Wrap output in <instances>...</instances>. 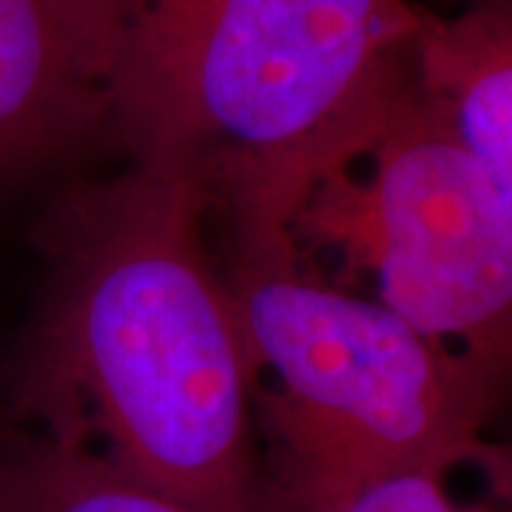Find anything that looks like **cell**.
<instances>
[{
  "label": "cell",
  "instance_id": "8",
  "mask_svg": "<svg viewBox=\"0 0 512 512\" xmlns=\"http://www.w3.org/2000/svg\"><path fill=\"white\" fill-rule=\"evenodd\" d=\"M299 512H493L461 507L447 493V476L439 473H393L367 478L348 490L328 495Z\"/></svg>",
  "mask_w": 512,
  "mask_h": 512
},
{
  "label": "cell",
  "instance_id": "1",
  "mask_svg": "<svg viewBox=\"0 0 512 512\" xmlns=\"http://www.w3.org/2000/svg\"><path fill=\"white\" fill-rule=\"evenodd\" d=\"M205 211L200 185L137 165L57 205L32 393L52 436L94 433L151 490L197 512H259L256 373Z\"/></svg>",
  "mask_w": 512,
  "mask_h": 512
},
{
  "label": "cell",
  "instance_id": "6",
  "mask_svg": "<svg viewBox=\"0 0 512 512\" xmlns=\"http://www.w3.org/2000/svg\"><path fill=\"white\" fill-rule=\"evenodd\" d=\"M410 83L478 168L512 194L510 0H470L456 18L424 12L410 43Z\"/></svg>",
  "mask_w": 512,
  "mask_h": 512
},
{
  "label": "cell",
  "instance_id": "7",
  "mask_svg": "<svg viewBox=\"0 0 512 512\" xmlns=\"http://www.w3.org/2000/svg\"><path fill=\"white\" fill-rule=\"evenodd\" d=\"M0 512H197L117 470L89 441L49 436L0 464Z\"/></svg>",
  "mask_w": 512,
  "mask_h": 512
},
{
  "label": "cell",
  "instance_id": "4",
  "mask_svg": "<svg viewBox=\"0 0 512 512\" xmlns=\"http://www.w3.org/2000/svg\"><path fill=\"white\" fill-rule=\"evenodd\" d=\"M370 183H342L328 231L370 265L379 302L421 333L501 370L510 348L512 194L481 171L410 77L365 151Z\"/></svg>",
  "mask_w": 512,
  "mask_h": 512
},
{
  "label": "cell",
  "instance_id": "3",
  "mask_svg": "<svg viewBox=\"0 0 512 512\" xmlns=\"http://www.w3.org/2000/svg\"><path fill=\"white\" fill-rule=\"evenodd\" d=\"M225 285L254 373L274 382L265 416L291 512L367 478L484 458L501 370L299 271L291 237L237 245Z\"/></svg>",
  "mask_w": 512,
  "mask_h": 512
},
{
  "label": "cell",
  "instance_id": "5",
  "mask_svg": "<svg viewBox=\"0 0 512 512\" xmlns=\"http://www.w3.org/2000/svg\"><path fill=\"white\" fill-rule=\"evenodd\" d=\"M109 134V3L0 0V183Z\"/></svg>",
  "mask_w": 512,
  "mask_h": 512
},
{
  "label": "cell",
  "instance_id": "2",
  "mask_svg": "<svg viewBox=\"0 0 512 512\" xmlns=\"http://www.w3.org/2000/svg\"><path fill=\"white\" fill-rule=\"evenodd\" d=\"M109 134L200 185L237 245L296 239L410 77L413 0H106Z\"/></svg>",
  "mask_w": 512,
  "mask_h": 512
}]
</instances>
